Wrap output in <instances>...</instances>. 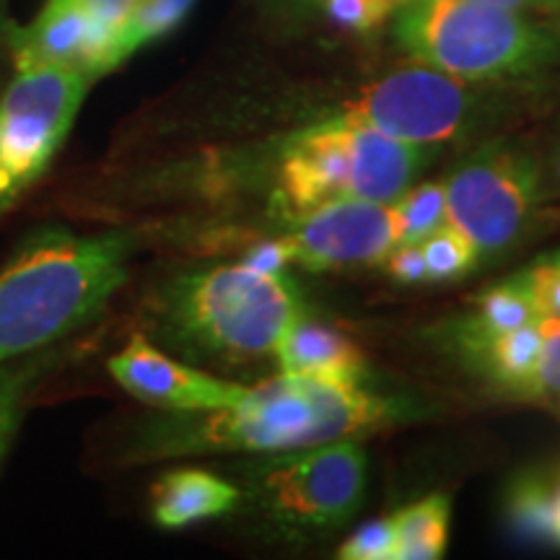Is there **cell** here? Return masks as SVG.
<instances>
[{"label":"cell","mask_w":560,"mask_h":560,"mask_svg":"<svg viewBox=\"0 0 560 560\" xmlns=\"http://www.w3.org/2000/svg\"><path fill=\"white\" fill-rule=\"evenodd\" d=\"M402 418L400 402L363 384L280 374L231 408L177 412L149 423L132 450L140 459L200 452H293L366 436Z\"/></svg>","instance_id":"6da1fadb"},{"label":"cell","mask_w":560,"mask_h":560,"mask_svg":"<svg viewBox=\"0 0 560 560\" xmlns=\"http://www.w3.org/2000/svg\"><path fill=\"white\" fill-rule=\"evenodd\" d=\"M132 236L45 226L0 270V363L58 346L128 280Z\"/></svg>","instance_id":"7a4b0ae2"},{"label":"cell","mask_w":560,"mask_h":560,"mask_svg":"<svg viewBox=\"0 0 560 560\" xmlns=\"http://www.w3.org/2000/svg\"><path fill=\"white\" fill-rule=\"evenodd\" d=\"M156 327L187 353L242 361L276 353L283 332L304 314L283 270L247 262L174 278L156 299Z\"/></svg>","instance_id":"3957f363"},{"label":"cell","mask_w":560,"mask_h":560,"mask_svg":"<svg viewBox=\"0 0 560 560\" xmlns=\"http://www.w3.org/2000/svg\"><path fill=\"white\" fill-rule=\"evenodd\" d=\"M395 39L410 58L462 81L516 79L560 60L556 34L482 0H405Z\"/></svg>","instance_id":"277c9868"},{"label":"cell","mask_w":560,"mask_h":560,"mask_svg":"<svg viewBox=\"0 0 560 560\" xmlns=\"http://www.w3.org/2000/svg\"><path fill=\"white\" fill-rule=\"evenodd\" d=\"M425 145L335 115L285 140L278 200L293 219L340 198L395 202L416 179Z\"/></svg>","instance_id":"5b68a950"},{"label":"cell","mask_w":560,"mask_h":560,"mask_svg":"<svg viewBox=\"0 0 560 560\" xmlns=\"http://www.w3.org/2000/svg\"><path fill=\"white\" fill-rule=\"evenodd\" d=\"M91 79L75 66L26 62L0 94V219L66 143Z\"/></svg>","instance_id":"8992f818"},{"label":"cell","mask_w":560,"mask_h":560,"mask_svg":"<svg viewBox=\"0 0 560 560\" xmlns=\"http://www.w3.org/2000/svg\"><path fill=\"white\" fill-rule=\"evenodd\" d=\"M446 223L478 247L499 255L524 236L542 200V172L535 156L516 149L475 153L450 174Z\"/></svg>","instance_id":"52a82bcc"},{"label":"cell","mask_w":560,"mask_h":560,"mask_svg":"<svg viewBox=\"0 0 560 560\" xmlns=\"http://www.w3.org/2000/svg\"><path fill=\"white\" fill-rule=\"evenodd\" d=\"M252 493L272 520L289 527H335L353 516L366 488V454L353 439L304 446L262 462Z\"/></svg>","instance_id":"ba28073f"},{"label":"cell","mask_w":560,"mask_h":560,"mask_svg":"<svg viewBox=\"0 0 560 560\" xmlns=\"http://www.w3.org/2000/svg\"><path fill=\"white\" fill-rule=\"evenodd\" d=\"M342 115L405 143L431 145L457 138L470 125L475 94L462 79L418 66L371 83Z\"/></svg>","instance_id":"9c48e42d"},{"label":"cell","mask_w":560,"mask_h":560,"mask_svg":"<svg viewBox=\"0 0 560 560\" xmlns=\"http://www.w3.org/2000/svg\"><path fill=\"white\" fill-rule=\"evenodd\" d=\"M283 240L306 270L355 268L382 262L400 244V223L395 202L340 198L299 215Z\"/></svg>","instance_id":"30bf717a"},{"label":"cell","mask_w":560,"mask_h":560,"mask_svg":"<svg viewBox=\"0 0 560 560\" xmlns=\"http://www.w3.org/2000/svg\"><path fill=\"white\" fill-rule=\"evenodd\" d=\"M107 366L115 382L132 397L172 412L231 408L247 392L242 384L174 361L143 335H132L128 346L112 355Z\"/></svg>","instance_id":"8fae6325"},{"label":"cell","mask_w":560,"mask_h":560,"mask_svg":"<svg viewBox=\"0 0 560 560\" xmlns=\"http://www.w3.org/2000/svg\"><path fill=\"white\" fill-rule=\"evenodd\" d=\"M276 355L283 374L312 376L335 384H363L366 359L361 348L346 335L306 319L301 314L278 340Z\"/></svg>","instance_id":"7c38bea8"},{"label":"cell","mask_w":560,"mask_h":560,"mask_svg":"<svg viewBox=\"0 0 560 560\" xmlns=\"http://www.w3.org/2000/svg\"><path fill=\"white\" fill-rule=\"evenodd\" d=\"M240 501V488L208 470L179 467L164 472L151 486L153 522L164 529H182L187 524L226 514Z\"/></svg>","instance_id":"4fadbf2b"},{"label":"cell","mask_w":560,"mask_h":560,"mask_svg":"<svg viewBox=\"0 0 560 560\" xmlns=\"http://www.w3.org/2000/svg\"><path fill=\"white\" fill-rule=\"evenodd\" d=\"M480 371L506 395L524 400L542 350L540 322L486 338H459Z\"/></svg>","instance_id":"5bb4252c"},{"label":"cell","mask_w":560,"mask_h":560,"mask_svg":"<svg viewBox=\"0 0 560 560\" xmlns=\"http://www.w3.org/2000/svg\"><path fill=\"white\" fill-rule=\"evenodd\" d=\"M60 359L62 350L50 346L0 363V462H3L13 436H16L34 389L39 387V382L47 380V374L58 366Z\"/></svg>","instance_id":"9a60e30c"},{"label":"cell","mask_w":560,"mask_h":560,"mask_svg":"<svg viewBox=\"0 0 560 560\" xmlns=\"http://www.w3.org/2000/svg\"><path fill=\"white\" fill-rule=\"evenodd\" d=\"M397 535L395 560H436L450 537V499L429 495L392 516Z\"/></svg>","instance_id":"2e32d148"},{"label":"cell","mask_w":560,"mask_h":560,"mask_svg":"<svg viewBox=\"0 0 560 560\" xmlns=\"http://www.w3.org/2000/svg\"><path fill=\"white\" fill-rule=\"evenodd\" d=\"M195 3L198 0H138V5L112 39L107 58L109 70L122 66L130 55H136L149 42H156L177 30L187 13L195 9Z\"/></svg>","instance_id":"e0dca14e"},{"label":"cell","mask_w":560,"mask_h":560,"mask_svg":"<svg viewBox=\"0 0 560 560\" xmlns=\"http://www.w3.org/2000/svg\"><path fill=\"white\" fill-rule=\"evenodd\" d=\"M540 322L522 276L509 278L506 283L490 289L478 301V312L462 325L459 338H486V335H501L516 327Z\"/></svg>","instance_id":"ac0fdd59"},{"label":"cell","mask_w":560,"mask_h":560,"mask_svg":"<svg viewBox=\"0 0 560 560\" xmlns=\"http://www.w3.org/2000/svg\"><path fill=\"white\" fill-rule=\"evenodd\" d=\"M418 247L425 260V280H457L480 260L478 247L452 223L431 231L425 240L418 242Z\"/></svg>","instance_id":"d6986e66"},{"label":"cell","mask_w":560,"mask_h":560,"mask_svg":"<svg viewBox=\"0 0 560 560\" xmlns=\"http://www.w3.org/2000/svg\"><path fill=\"white\" fill-rule=\"evenodd\" d=\"M397 223H400V244H418L420 240L446 223V192L444 185L425 182L408 187L395 200Z\"/></svg>","instance_id":"ffe728a7"},{"label":"cell","mask_w":560,"mask_h":560,"mask_svg":"<svg viewBox=\"0 0 560 560\" xmlns=\"http://www.w3.org/2000/svg\"><path fill=\"white\" fill-rule=\"evenodd\" d=\"M556 488L540 475H527L511 488L509 516L511 524L529 540H550V509Z\"/></svg>","instance_id":"44dd1931"},{"label":"cell","mask_w":560,"mask_h":560,"mask_svg":"<svg viewBox=\"0 0 560 560\" xmlns=\"http://www.w3.org/2000/svg\"><path fill=\"white\" fill-rule=\"evenodd\" d=\"M136 5L138 0H83V9L91 21V55L86 62V75L91 81L109 73V45Z\"/></svg>","instance_id":"7402d4cb"},{"label":"cell","mask_w":560,"mask_h":560,"mask_svg":"<svg viewBox=\"0 0 560 560\" xmlns=\"http://www.w3.org/2000/svg\"><path fill=\"white\" fill-rule=\"evenodd\" d=\"M542 350L524 400L560 405V319H540Z\"/></svg>","instance_id":"603a6c76"},{"label":"cell","mask_w":560,"mask_h":560,"mask_svg":"<svg viewBox=\"0 0 560 560\" xmlns=\"http://www.w3.org/2000/svg\"><path fill=\"white\" fill-rule=\"evenodd\" d=\"M402 3L405 0H317V5L330 16L332 24L359 34L374 32Z\"/></svg>","instance_id":"cb8c5ba5"},{"label":"cell","mask_w":560,"mask_h":560,"mask_svg":"<svg viewBox=\"0 0 560 560\" xmlns=\"http://www.w3.org/2000/svg\"><path fill=\"white\" fill-rule=\"evenodd\" d=\"M527 285L532 301H535L537 317L560 319V252L540 257L532 268L520 272Z\"/></svg>","instance_id":"d4e9b609"},{"label":"cell","mask_w":560,"mask_h":560,"mask_svg":"<svg viewBox=\"0 0 560 560\" xmlns=\"http://www.w3.org/2000/svg\"><path fill=\"white\" fill-rule=\"evenodd\" d=\"M397 535L395 524L389 520H376L355 529L346 542L340 545L338 558L342 560H395Z\"/></svg>","instance_id":"484cf974"},{"label":"cell","mask_w":560,"mask_h":560,"mask_svg":"<svg viewBox=\"0 0 560 560\" xmlns=\"http://www.w3.org/2000/svg\"><path fill=\"white\" fill-rule=\"evenodd\" d=\"M382 262L387 265V272L397 283H423L425 280V260L418 244H397Z\"/></svg>","instance_id":"4316f807"},{"label":"cell","mask_w":560,"mask_h":560,"mask_svg":"<svg viewBox=\"0 0 560 560\" xmlns=\"http://www.w3.org/2000/svg\"><path fill=\"white\" fill-rule=\"evenodd\" d=\"M242 262L252 265V268L265 270V272H278L283 270L285 262H291V249L285 240H272V242H262L257 244L255 249L244 257Z\"/></svg>","instance_id":"83f0119b"},{"label":"cell","mask_w":560,"mask_h":560,"mask_svg":"<svg viewBox=\"0 0 560 560\" xmlns=\"http://www.w3.org/2000/svg\"><path fill=\"white\" fill-rule=\"evenodd\" d=\"M514 11H560V0H482Z\"/></svg>","instance_id":"f1b7e54d"},{"label":"cell","mask_w":560,"mask_h":560,"mask_svg":"<svg viewBox=\"0 0 560 560\" xmlns=\"http://www.w3.org/2000/svg\"><path fill=\"white\" fill-rule=\"evenodd\" d=\"M550 542L560 545V486L552 493V509H550Z\"/></svg>","instance_id":"f546056e"},{"label":"cell","mask_w":560,"mask_h":560,"mask_svg":"<svg viewBox=\"0 0 560 560\" xmlns=\"http://www.w3.org/2000/svg\"><path fill=\"white\" fill-rule=\"evenodd\" d=\"M11 19H9V0H0V45H5V37L11 32Z\"/></svg>","instance_id":"4dcf8cb0"},{"label":"cell","mask_w":560,"mask_h":560,"mask_svg":"<svg viewBox=\"0 0 560 560\" xmlns=\"http://www.w3.org/2000/svg\"><path fill=\"white\" fill-rule=\"evenodd\" d=\"M552 174H556V179H558V185H560V140H558V145H556V153H552Z\"/></svg>","instance_id":"1f68e13d"},{"label":"cell","mask_w":560,"mask_h":560,"mask_svg":"<svg viewBox=\"0 0 560 560\" xmlns=\"http://www.w3.org/2000/svg\"><path fill=\"white\" fill-rule=\"evenodd\" d=\"M50 3H66V0H50Z\"/></svg>","instance_id":"d6a6232c"}]
</instances>
